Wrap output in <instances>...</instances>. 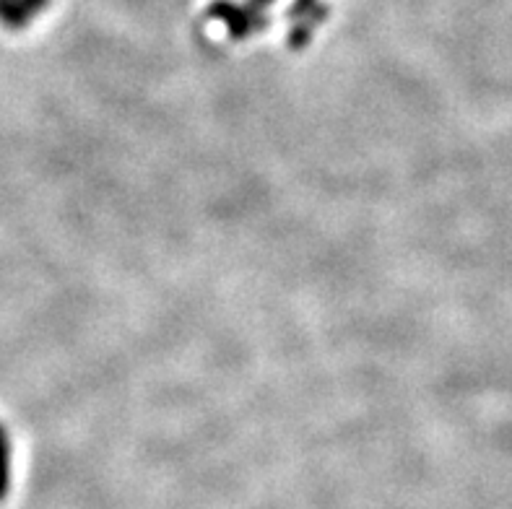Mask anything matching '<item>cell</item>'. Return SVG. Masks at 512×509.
<instances>
[{
	"label": "cell",
	"mask_w": 512,
	"mask_h": 509,
	"mask_svg": "<svg viewBox=\"0 0 512 509\" xmlns=\"http://www.w3.org/2000/svg\"><path fill=\"white\" fill-rule=\"evenodd\" d=\"M0 21L11 29H24L29 21V8L21 0H0Z\"/></svg>",
	"instance_id": "cell-1"
},
{
	"label": "cell",
	"mask_w": 512,
	"mask_h": 509,
	"mask_svg": "<svg viewBox=\"0 0 512 509\" xmlns=\"http://www.w3.org/2000/svg\"><path fill=\"white\" fill-rule=\"evenodd\" d=\"M8 491V445L6 432L0 429V499L6 497Z\"/></svg>",
	"instance_id": "cell-2"
},
{
	"label": "cell",
	"mask_w": 512,
	"mask_h": 509,
	"mask_svg": "<svg viewBox=\"0 0 512 509\" xmlns=\"http://www.w3.org/2000/svg\"><path fill=\"white\" fill-rule=\"evenodd\" d=\"M21 3H24L29 11H42V8H47V3H50V0H21Z\"/></svg>",
	"instance_id": "cell-3"
},
{
	"label": "cell",
	"mask_w": 512,
	"mask_h": 509,
	"mask_svg": "<svg viewBox=\"0 0 512 509\" xmlns=\"http://www.w3.org/2000/svg\"><path fill=\"white\" fill-rule=\"evenodd\" d=\"M307 3H310V0H299V8H307Z\"/></svg>",
	"instance_id": "cell-4"
}]
</instances>
